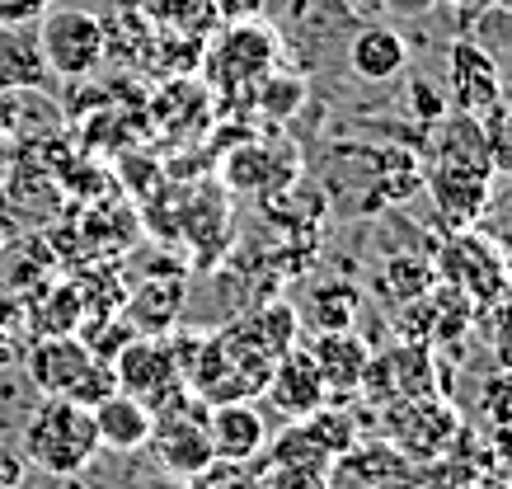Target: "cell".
Here are the masks:
<instances>
[{
    "mask_svg": "<svg viewBox=\"0 0 512 489\" xmlns=\"http://www.w3.org/2000/svg\"><path fill=\"white\" fill-rule=\"evenodd\" d=\"M24 466L57 475H80L99 457V438H94V414L66 395H43V405L29 414L24 424Z\"/></svg>",
    "mask_w": 512,
    "mask_h": 489,
    "instance_id": "cell-1",
    "label": "cell"
},
{
    "mask_svg": "<svg viewBox=\"0 0 512 489\" xmlns=\"http://www.w3.org/2000/svg\"><path fill=\"white\" fill-rule=\"evenodd\" d=\"M33 38L47 76L57 80H85L109 57V24L80 5H47L43 19L33 24Z\"/></svg>",
    "mask_w": 512,
    "mask_h": 489,
    "instance_id": "cell-2",
    "label": "cell"
},
{
    "mask_svg": "<svg viewBox=\"0 0 512 489\" xmlns=\"http://www.w3.org/2000/svg\"><path fill=\"white\" fill-rule=\"evenodd\" d=\"M113 363V377H118V391L137 395L146 410L156 414H174L188 405V381L174 363L170 344H160V339H127L118 348V358Z\"/></svg>",
    "mask_w": 512,
    "mask_h": 489,
    "instance_id": "cell-3",
    "label": "cell"
},
{
    "mask_svg": "<svg viewBox=\"0 0 512 489\" xmlns=\"http://www.w3.org/2000/svg\"><path fill=\"white\" fill-rule=\"evenodd\" d=\"M447 99L456 113L484 118V113L503 104V71H498L494 52L475 43V38H456L447 52Z\"/></svg>",
    "mask_w": 512,
    "mask_h": 489,
    "instance_id": "cell-4",
    "label": "cell"
},
{
    "mask_svg": "<svg viewBox=\"0 0 512 489\" xmlns=\"http://www.w3.org/2000/svg\"><path fill=\"white\" fill-rule=\"evenodd\" d=\"M146 447H156V461L174 480H198V475H207L217 466L212 442H207V419H193L188 405L174 414H160Z\"/></svg>",
    "mask_w": 512,
    "mask_h": 489,
    "instance_id": "cell-5",
    "label": "cell"
},
{
    "mask_svg": "<svg viewBox=\"0 0 512 489\" xmlns=\"http://www.w3.org/2000/svg\"><path fill=\"white\" fill-rule=\"evenodd\" d=\"M264 395L287 424L311 419V414L329 400L325 381H320V372H315V358L306 353V348H287L278 363H273V372H268V381H264Z\"/></svg>",
    "mask_w": 512,
    "mask_h": 489,
    "instance_id": "cell-6",
    "label": "cell"
},
{
    "mask_svg": "<svg viewBox=\"0 0 512 489\" xmlns=\"http://www.w3.org/2000/svg\"><path fill=\"white\" fill-rule=\"evenodd\" d=\"M207 442H212V457L217 461L245 466V461H254L264 452L268 424L249 400H221V405H212V414H207Z\"/></svg>",
    "mask_w": 512,
    "mask_h": 489,
    "instance_id": "cell-7",
    "label": "cell"
},
{
    "mask_svg": "<svg viewBox=\"0 0 512 489\" xmlns=\"http://www.w3.org/2000/svg\"><path fill=\"white\" fill-rule=\"evenodd\" d=\"M409 66V43L390 24H362L348 38V71L367 85H386Z\"/></svg>",
    "mask_w": 512,
    "mask_h": 489,
    "instance_id": "cell-8",
    "label": "cell"
},
{
    "mask_svg": "<svg viewBox=\"0 0 512 489\" xmlns=\"http://www.w3.org/2000/svg\"><path fill=\"white\" fill-rule=\"evenodd\" d=\"M315 358V372L325 381V395H353L367 386V363H372V348L362 344L357 334L339 330V334H315L311 348H306Z\"/></svg>",
    "mask_w": 512,
    "mask_h": 489,
    "instance_id": "cell-9",
    "label": "cell"
},
{
    "mask_svg": "<svg viewBox=\"0 0 512 489\" xmlns=\"http://www.w3.org/2000/svg\"><path fill=\"white\" fill-rule=\"evenodd\" d=\"M90 363L94 353L85 339H76V334H47L29 353V381L43 395H71V386H76L80 372Z\"/></svg>",
    "mask_w": 512,
    "mask_h": 489,
    "instance_id": "cell-10",
    "label": "cell"
},
{
    "mask_svg": "<svg viewBox=\"0 0 512 489\" xmlns=\"http://www.w3.org/2000/svg\"><path fill=\"white\" fill-rule=\"evenodd\" d=\"M90 414H94L99 452H141V447L151 442V428H156V414L127 391H113L109 400H99Z\"/></svg>",
    "mask_w": 512,
    "mask_h": 489,
    "instance_id": "cell-11",
    "label": "cell"
},
{
    "mask_svg": "<svg viewBox=\"0 0 512 489\" xmlns=\"http://www.w3.org/2000/svg\"><path fill=\"white\" fill-rule=\"evenodd\" d=\"M273 52H278V43H273V33L259 29V24H235L231 33H221V43L212 48V76H226V71H235V80H259L268 71V62H273Z\"/></svg>",
    "mask_w": 512,
    "mask_h": 489,
    "instance_id": "cell-12",
    "label": "cell"
},
{
    "mask_svg": "<svg viewBox=\"0 0 512 489\" xmlns=\"http://www.w3.org/2000/svg\"><path fill=\"white\" fill-rule=\"evenodd\" d=\"M47 66L38 52L33 29H15V24H0V95H19V90H43L47 85Z\"/></svg>",
    "mask_w": 512,
    "mask_h": 489,
    "instance_id": "cell-13",
    "label": "cell"
},
{
    "mask_svg": "<svg viewBox=\"0 0 512 489\" xmlns=\"http://www.w3.org/2000/svg\"><path fill=\"white\" fill-rule=\"evenodd\" d=\"M132 10H137L146 24L184 33V38H202L207 29L221 24L217 0H132Z\"/></svg>",
    "mask_w": 512,
    "mask_h": 489,
    "instance_id": "cell-14",
    "label": "cell"
},
{
    "mask_svg": "<svg viewBox=\"0 0 512 489\" xmlns=\"http://www.w3.org/2000/svg\"><path fill=\"white\" fill-rule=\"evenodd\" d=\"M357 292L353 287H343V283H325V287H315L311 301H306V325H311L315 334H339L348 330L357 320Z\"/></svg>",
    "mask_w": 512,
    "mask_h": 489,
    "instance_id": "cell-15",
    "label": "cell"
},
{
    "mask_svg": "<svg viewBox=\"0 0 512 489\" xmlns=\"http://www.w3.org/2000/svg\"><path fill=\"white\" fill-rule=\"evenodd\" d=\"M480 127H484V151H489V165H494V174L512 179V104H508V99L484 113Z\"/></svg>",
    "mask_w": 512,
    "mask_h": 489,
    "instance_id": "cell-16",
    "label": "cell"
},
{
    "mask_svg": "<svg viewBox=\"0 0 512 489\" xmlns=\"http://www.w3.org/2000/svg\"><path fill=\"white\" fill-rule=\"evenodd\" d=\"M118 391V377H113V363H104V358H94L85 372H80V381L71 386V395L66 400H76V405H85V410H94L99 400H109V395Z\"/></svg>",
    "mask_w": 512,
    "mask_h": 489,
    "instance_id": "cell-17",
    "label": "cell"
},
{
    "mask_svg": "<svg viewBox=\"0 0 512 489\" xmlns=\"http://www.w3.org/2000/svg\"><path fill=\"white\" fill-rule=\"evenodd\" d=\"M52 0H0V24H15V29H33Z\"/></svg>",
    "mask_w": 512,
    "mask_h": 489,
    "instance_id": "cell-18",
    "label": "cell"
},
{
    "mask_svg": "<svg viewBox=\"0 0 512 489\" xmlns=\"http://www.w3.org/2000/svg\"><path fill=\"white\" fill-rule=\"evenodd\" d=\"M19 480H24V457H19L15 447H5V442H0V489L19 485Z\"/></svg>",
    "mask_w": 512,
    "mask_h": 489,
    "instance_id": "cell-19",
    "label": "cell"
},
{
    "mask_svg": "<svg viewBox=\"0 0 512 489\" xmlns=\"http://www.w3.org/2000/svg\"><path fill=\"white\" fill-rule=\"evenodd\" d=\"M390 10H400V15H419V10H428L433 0H386Z\"/></svg>",
    "mask_w": 512,
    "mask_h": 489,
    "instance_id": "cell-20",
    "label": "cell"
},
{
    "mask_svg": "<svg viewBox=\"0 0 512 489\" xmlns=\"http://www.w3.org/2000/svg\"><path fill=\"white\" fill-rule=\"evenodd\" d=\"M0 250H5V221H0Z\"/></svg>",
    "mask_w": 512,
    "mask_h": 489,
    "instance_id": "cell-21",
    "label": "cell"
},
{
    "mask_svg": "<svg viewBox=\"0 0 512 489\" xmlns=\"http://www.w3.org/2000/svg\"><path fill=\"white\" fill-rule=\"evenodd\" d=\"M5 489H29V485H24V480H19V485H5Z\"/></svg>",
    "mask_w": 512,
    "mask_h": 489,
    "instance_id": "cell-22",
    "label": "cell"
},
{
    "mask_svg": "<svg viewBox=\"0 0 512 489\" xmlns=\"http://www.w3.org/2000/svg\"><path fill=\"white\" fill-rule=\"evenodd\" d=\"M451 5H456V0H451ZM461 5H475V0H461Z\"/></svg>",
    "mask_w": 512,
    "mask_h": 489,
    "instance_id": "cell-23",
    "label": "cell"
},
{
    "mask_svg": "<svg viewBox=\"0 0 512 489\" xmlns=\"http://www.w3.org/2000/svg\"><path fill=\"white\" fill-rule=\"evenodd\" d=\"M376 489H381V485H376Z\"/></svg>",
    "mask_w": 512,
    "mask_h": 489,
    "instance_id": "cell-24",
    "label": "cell"
}]
</instances>
